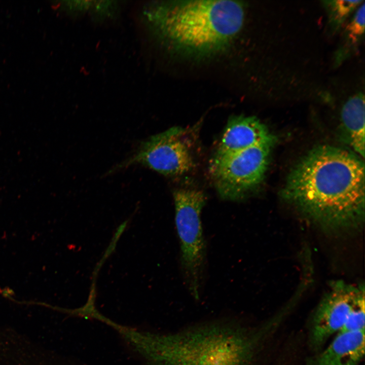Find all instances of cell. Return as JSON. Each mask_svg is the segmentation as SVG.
Returning a JSON list of instances; mask_svg holds the SVG:
<instances>
[{
	"label": "cell",
	"instance_id": "obj_15",
	"mask_svg": "<svg viewBox=\"0 0 365 365\" xmlns=\"http://www.w3.org/2000/svg\"><path fill=\"white\" fill-rule=\"evenodd\" d=\"M60 8L65 12L70 13H82L90 10L93 1H73L60 2Z\"/></svg>",
	"mask_w": 365,
	"mask_h": 365
},
{
	"label": "cell",
	"instance_id": "obj_8",
	"mask_svg": "<svg viewBox=\"0 0 365 365\" xmlns=\"http://www.w3.org/2000/svg\"><path fill=\"white\" fill-rule=\"evenodd\" d=\"M273 134L257 118L238 116L231 118L215 155L238 152L259 144Z\"/></svg>",
	"mask_w": 365,
	"mask_h": 365
},
{
	"label": "cell",
	"instance_id": "obj_12",
	"mask_svg": "<svg viewBox=\"0 0 365 365\" xmlns=\"http://www.w3.org/2000/svg\"><path fill=\"white\" fill-rule=\"evenodd\" d=\"M362 1L333 0L323 1L328 16V25L331 32L339 31L352 13L359 7Z\"/></svg>",
	"mask_w": 365,
	"mask_h": 365
},
{
	"label": "cell",
	"instance_id": "obj_7",
	"mask_svg": "<svg viewBox=\"0 0 365 365\" xmlns=\"http://www.w3.org/2000/svg\"><path fill=\"white\" fill-rule=\"evenodd\" d=\"M364 293L363 284H332L313 316L309 337L313 349L318 350L333 334L341 331L355 301Z\"/></svg>",
	"mask_w": 365,
	"mask_h": 365
},
{
	"label": "cell",
	"instance_id": "obj_6",
	"mask_svg": "<svg viewBox=\"0 0 365 365\" xmlns=\"http://www.w3.org/2000/svg\"><path fill=\"white\" fill-rule=\"evenodd\" d=\"M187 130L173 127L142 141L134 153L109 173L135 165L147 167L166 176L182 175L195 166L192 141Z\"/></svg>",
	"mask_w": 365,
	"mask_h": 365
},
{
	"label": "cell",
	"instance_id": "obj_3",
	"mask_svg": "<svg viewBox=\"0 0 365 365\" xmlns=\"http://www.w3.org/2000/svg\"><path fill=\"white\" fill-rule=\"evenodd\" d=\"M147 23L163 43L194 55L222 50L240 30L244 8L232 1L155 2L143 11Z\"/></svg>",
	"mask_w": 365,
	"mask_h": 365
},
{
	"label": "cell",
	"instance_id": "obj_4",
	"mask_svg": "<svg viewBox=\"0 0 365 365\" xmlns=\"http://www.w3.org/2000/svg\"><path fill=\"white\" fill-rule=\"evenodd\" d=\"M173 196L181 271L187 288L198 300L204 283L206 264V246L201 220L206 197L203 192L190 188L177 189Z\"/></svg>",
	"mask_w": 365,
	"mask_h": 365
},
{
	"label": "cell",
	"instance_id": "obj_10",
	"mask_svg": "<svg viewBox=\"0 0 365 365\" xmlns=\"http://www.w3.org/2000/svg\"><path fill=\"white\" fill-rule=\"evenodd\" d=\"M341 126L345 139L353 150L364 158V97L361 93L350 97L342 107Z\"/></svg>",
	"mask_w": 365,
	"mask_h": 365
},
{
	"label": "cell",
	"instance_id": "obj_13",
	"mask_svg": "<svg viewBox=\"0 0 365 365\" xmlns=\"http://www.w3.org/2000/svg\"><path fill=\"white\" fill-rule=\"evenodd\" d=\"M364 293L361 295L354 303L342 329L340 332H353L364 330Z\"/></svg>",
	"mask_w": 365,
	"mask_h": 365
},
{
	"label": "cell",
	"instance_id": "obj_11",
	"mask_svg": "<svg viewBox=\"0 0 365 365\" xmlns=\"http://www.w3.org/2000/svg\"><path fill=\"white\" fill-rule=\"evenodd\" d=\"M364 4L360 5L344 28L340 43L334 55V65L337 67L356 51L364 32Z\"/></svg>",
	"mask_w": 365,
	"mask_h": 365
},
{
	"label": "cell",
	"instance_id": "obj_5",
	"mask_svg": "<svg viewBox=\"0 0 365 365\" xmlns=\"http://www.w3.org/2000/svg\"><path fill=\"white\" fill-rule=\"evenodd\" d=\"M276 142L274 135L253 147L234 153L215 155L209 171L215 187L224 199L243 198L264 178L271 151Z\"/></svg>",
	"mask_w": 365,
	"mask_h": 365
},
{
	"label": "cell",
	"instance_id": "obj_14",
	"mask_svg": "<svg viewBox=\"0 0 365 365\" xmlns=\"http://www.w3.org/2000/svg\"><path fill=\"white\" fill-rule=\"evenodd\" d=\"M116 1H93L91 12L94 16L100 20L110 18L115 16L118 9Z\"/></svg>",
	"mask_w": 365,
	"mask_h": 365
},
{
	"label": "cell",
	"instance_id": "obj_1",
	"mask_svg": "<svg viewBox=\"0 0 365 365\" xmlns=\"http://www.w3.org/2000/svg\"><path fill=\"white\" fill-rule=\"evenodd\" d=\"M281 195L324 229L356 228L364 218L363 161L344 149L318 146L292 169Z\"/></svg>",
	"mask_w": 365,
	"mask_h": 365
},
{
	"label": "cell",
	"instance_id": "obj_2",
	"mask_svg": "<svg viewBox=\"0 0 365 365\" xmlns=\"http://www.w3.org/2000/svg\"><path fill=\"white\" fill-rule=\"evenodd\" d=\"M120 333L149 365H250L264 330L217 323L170 334L124 326Z\"/></svg>",
	"mask_w": 365,
	"mask_h": 365
},
{
	"label": "cell",
	"instance_id": "obj_9",
	"mask_svg": "<svg viewBox=\"0 0 365 365\" xmlns=\"http://www.w3.org/2000/svg\"><path fill=\"white\" fill-rule=\"evenodd\" d=\"M364 330L339 332L308 365H358L364 356Z\"/></svg>",
	"mask_w": 365,
	"mask_h": 365
}]
</instances>
